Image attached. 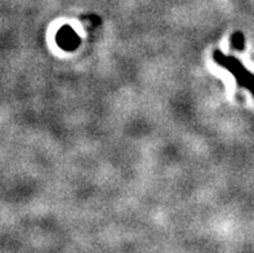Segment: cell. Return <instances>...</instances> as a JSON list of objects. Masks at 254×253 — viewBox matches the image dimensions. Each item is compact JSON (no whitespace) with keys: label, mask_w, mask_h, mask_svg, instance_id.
<instances>
[{"label":"cell","mask_w":254,"mask_h":253,"mask_svg":"<svg viewBox=\"0 0 254 253\" xmlns=\"http://www.w3.org/2000/svg\"><path fill=\"white\" fill-rule=\"evenodd\" d=\"M57 40L64 49H74V47L79 44V36L75 34L74 30L70 29V26H64L60 31Z\"/></svg>","instance_id":"7a4b0ae2"},{"label":"cell","mask_w":254,"mask_h":253,"mask_svg":"<svg viewBox=\"0 0 254 253\" xmlns=\"http://www.w3.org/2000/svg\"><path fill=\"white\" fill-rule=\"evenodd\" d=\"M231 45L234 47V49H238V51H243L244 49L245 39L242 32H235L231 36Z\"/></svg>","instance_id":"3957f363"},{"label":"cell","mask_w":254,"mask_h":253,"mask_svg":"<svg viewBox=\"0 0 254 253\" xmlns=\"http://www.w3.org/2000/svg\"><path fill=\"white\" fill-rule=\"evenodd\" d=\"M213 60L221 68H225L226 70L230 71L235 77L239 86L249 90L252 96L254 97V74H252L238 58L234 56L225 55L222 51H214L213 52Z\"/></svg>","instance_id":"6da1fadb"}]
</instances>
